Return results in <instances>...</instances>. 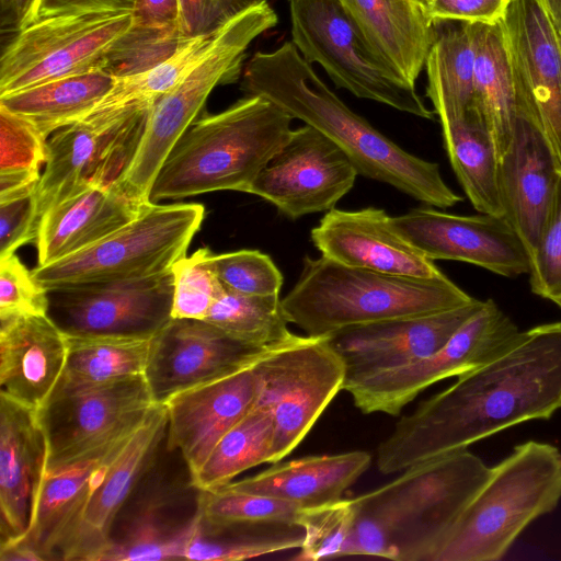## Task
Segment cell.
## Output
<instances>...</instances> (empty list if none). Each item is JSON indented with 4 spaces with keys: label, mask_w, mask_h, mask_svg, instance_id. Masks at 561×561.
Segmentation results:
<instances>
[{
    "label": "cell",
    "mask_w": 561,
    "mask_h": 561,
    "mask_svg": "<svg viewBox=\"0 0 561 561\" xmlns=\"http://www.w3.org/2000/svg\"><path fill=\"white\" fill-rule=\"evenodd\" d=\"M559 409L561 321L520 331L503 353L401 417L379 445L377 466L402 471Z\"/></svg>",
    "instance_id": "obj_1"
},
{
    "label": "cell",
    "mask_w": 561,
    "mask_h": 561,
    "mask_svg": "<svg viewBox=\"0 0 561 561\" xmlns=\"http://www.w3.org/2000/svg\"><path fill=\"white\" fill-rule=\"evenodd\" d=\"M242 88L318 129L344 151L359 175L432 207L448 208L462 201L445 183L437 163L408 152L352 111L293 42L255 53L245 65Z\"/></svg>",
    "instance_id": "obj_2"
},
{
    "label": "cell",
    "mask_w": 561,
    "mask_h": 561,
    "mask_svg": "<svg viewBox=\"0 0 561 561\" xmlns=\"http://www.w3.org/2000/svg\"><path fill=\"white\" fill-rule=\"evenodd\" d=\"M490 467L468 449L413 465L389 483L351 499L355 516L342 556L432 561Z\"/></svg>",
    "instance_id": "obj_3"
},
{
    "label": "cell",
    "mask_w": 561,
    "mask_h": 561,
    "mask_svg": "<svg viewBox=\"0 0 561 561\" xmlns=\"http://www.w3.org/2000/svg\"><path fill=\"white\" fill-rule=\"evenodd\" d=\"M473 300L446 275H392L306 255L282 307L287 321L307 335L331 336L348 328L442 312Z\"/></svg>",
    "instance_id": "obj_4"
},
{
    "label": "cell",
    "mask_w": 561,
    "mask_h": 561,
    "mask_svg": "<svg viewBox=\"0 0 561 561\" xmlns=\"http://www.w3.org/2000/svg\"><path fill=\"white\" fill-rule=\"evenodd\" d=\"M294 118L260 95L194 122L162 164L149 194L158 204L215 191L248 193L288 139Z\"/></svg>",
    "instance_id": "obj_5"
},
{
    "label": "cell",
    "mask_w": 561,
    "mask_h": 561,
    "mask_svg": "<svg viewBox=\"0 0 561 561\" xmlns=\"http://www.w3.org/2000/svg\"><path fill=\"white\" fill-rule=\"evenodd\" d=\"M561 500V450L528 440L490 469L432 561H496Z\"/></svg>",
    "instance_id": "obj_6"
},
{
    "label": "cell",
    "mask_w": 561,
    "mask_h": 561,
    "mask_svg": "<svg viewBox=\"0 0 561 561\" xmlns=\"http://www.w3.org/2000/svg\"><path fill=\"white\" fill-rule=\"evenodd\" d=\"M205 208L198 203H150L134 220L99 242L32 275L44 289L150 277L186 256Z\"/></svg>",
    "instance_id": "obj_7"
},
{
    "label": "cell",
    "mask_w": 561,
    "mask_h": 561,
    "mask_svg": "<svg viewBox=\"0 0 561 561\" xmlns=\"http://www.w3.org/2000/svg\"><path fill=\"white\" fill-rule=\"evenodd\" d=\"M291 42L309 64L359 99L434 119L415 85L403 80L373 48L340 0H288Z\"/></svg>",
    "instance_id": "obj_8"
},
{
    "label": "cell",
    "mask_w": 561,
    "mask_h": 561,
    "mask_svg": "<svg viewBox=\"0 0 561 561\" xmlns=\"http://www.w3.org/2000/svg\"><path fill=\"white\" fill-rule=\"evenodd\" d=\"M254 408L274 424L271 463L288 456L306 437L325 408L343 390L346 366L329 336L295 335L265 352L254 364Z\"/></svg>",
    "instance_id": "obj_9"
},
{
    "label": "cell",
    "mask_w": 561,
    "mask_h": 561,
    "mask_svg": "<svg viewBox=\"0 0 561 561\" xmlns=\"http://www.w3.org/2000/svg\"><path fill=\"white\" fill-rule=\"evenodd\" d=\"M133 11L75 10L39 15L9 41L0 59V96L101 68L131 28Z\"/></svg>",
    "instance_id": "obj_10"
},
{
    "label": "cell",
    "mask_w": 561,
    "mask_h": 561,
    "mask_svg": "<svg viewBox=\"0 0 561 561\" xmlns=\"http://www.w3.org/2000/svg\"><path fill=\"white\" fill-rule=\"evenodd\" d=\"M156 403L145 375L100 383L59 380L36 411L47 444L46 471L135 432Z\"/></svg>",
    "instance_id": "obj_11"
},
{
    "label": "cell",
    "mask_w": 561,
    "mask_h": 561,
    "mask_svg": "<svg viewBox=\"0 0 561 561\" xmlns=\"http://www.w3.org/2000/svg\"><path fill=\"white\" fill-rule=\"evenodd\" d=\"M518 327L492 299L433 354L376 374L345 380L354 405L363 413L398 415L420 392L449 377L490 362L518 337Z\"/></svg>",
    "instance_id": "obj_12"
},
{
    "label": "cell",
    "mask_w": 561,
    "mask_h": 561,
    "mask_svg": "<svg viewBox=\"0 0 561 561\" xmlns=\"http://www.w3.org/2000/svg\"><path fill=\"white\" fill-rule=\"evenodd\" d=\"M152 104L88 116L47 139V160L37 184L42 215L90 185L118 183L135 157Z\"/></svg>",
    "instance_id": "obj_13"
},
{
    "label": "cell",
    "mask_w": 561,
    "mask_h": 561,
    "mask_svg": "<svg viewBox=\"0 0 561 561\" xmlns=\"http://www.w3.org/2000/svg\"><path fill=\"white\" fill-rule=\"evenodd\" d=\"M172 270L137 279L47 290L48 317L68 335L156 336L172 319Z\"/></svg>",
    "instance_id": "obj_14"
},
{
    "label": "cell",
    "mask_w": 561,
    "mask_h": 561,
    "mask_svg": "<svg viewBox=\"0 0 561 561\" xmlns=\"http://www.w3.org/2000/svg\"><path fill=\"white\" fill-rule=\"evenodd\" d=\"M357 170L344 151L310 125L288 139L255 178L248 193L296 220L334 209L354 186Z\"/></svg>",
    "instance_id": "obj_15"
},
{
    "label": "cell",
    "mask_w": 561,
    "mask_h": 561,
    "mask_svg": "<svg viewBox=\"0 0 561 561\" xmlns=\"http://www.w3.org/2000/svg\"><path fill=\"white\" fill-rule=\"evenodd\" d=\"M518 114L541 131L561 172V44L540 0H512L502 20Z\"/></svg>",
    "instance_id": "obj_16"
},
{
    "label": "cell",
    "mask_w": 561,
    "mask_h": 561,
    "mask_svg": "<svg viewBox=\"0 0 561 561\" xmlns=\"http://www.w3.org/2000/svg\"><path fill=\"white\" fill-rule=\"evenodd\" d=\"M394 230L432 261H459L504 277L529 273L528 253L505 217L454 215L425 205L391 217Z\"/></svg>",
    "instance_id": "obj_17"
},
{
    "label": "cell",
    "mask_w": 561,
    "mask_h": 561,
    "mask_svg": "<svg viewBox=\"0 0 561 561\" xmlns=\"http://www.w3.org/2000/svg\"><path fill=\"white\" fill-rule=\"evenodd\" d=\"M267 351L206 320L172 318L154 336L145 377L153 400L164 403L175 393L253 365Z\"/></svg>",
    "instance_id": "obj_18"
},
{
    "label": "cell",
    "mask_w": 561,
    "mask_h": 561,
    "mask_svg": "<svg viewBox=\"0 0 561 561\" xmlns=\"http://www.w3.org/2000/svg\"><path fill=\"white\" fill-rule=\"evenodd\" d=\"M484 300L450 310L400 318L342 330L329 336L354 379L403 366L439 350Z\"/></svg>",
    "instance_id": "obj_19"
},
{
    "label": "cell",
    "mask_w": 561,
    "mask_h": 561,
    "mask_svg": "<svg viewBox=\"0 0 561 561\" xmlns=\"http://www.w3.org/2000/svg\"><path fill=\"white\" fill-rule=\"evenodd\" d=\"M322 256L343 265L379 273L434 278L445 274L402 238L383 209H331L310 233Z\"/></svg>",
    "instance_id": "obj_20"
},
{
    "label": "cell",
    "mask_w": 561,
    "mask_h": 561,
    "mask_svg": "<svg viewBox=\"0 0 561 561\" xmlns=\"http://www.w3.org/2000/svg\"><path fill=\"white\" fill-rule=\"evenodd\" d=\"M135 432L46 471L31 527L24 538L13 543L26 546L39 560H68L93 492Z\"/></svg>",
    "instance_id": "obj_21"
},
{
    "label": "cell",
    "mask_w": 561,
    "mask_h": 561,
    "mask_svg": "<svg viewBox=\"0 0 561 561\" xmlns=\"http://www.w3.org/2000/svg\"><path fill=\"white\" fill-rule=\"evenodd\" d=\"M257 380L253 365L220 379L181 391L163 404L167 447L179 450L188 473L205 461L219 439L253 408Z\"/></svg>",
    "instance_id": "obj_22"
},
{
    "label": "cell",
    "mask_w": 561,
    "mask_h": 561,
    "mask_svg": "<svg viewBox=\"0 0 561 561\" xmlns=\"http://www.w3.org/2000/svg\"><path fill=\"white\" fill-rule=\"evenodd\" d=\"M37 412L0 393V547L27 534L46 472Z\"/></svg>",
    "instance_id": "obj_23"
},
{
    "label": "cell",
    "mask_w": 561,
    "mask_h": 561,
    "mask_svg": "<svg viewBox=\"0 0 561 561\" xmlns=\"http://www.w3.org/2000/svg\"><path fill=\"white\" fill-rule=\"evenodd\" d=\"M559 173L539 128L518 114L510 148L500 161L499 179L505 218L529 259L552 209Z\"/></svg>",
    "instance_id": "obj_24"
},
{
    "label": "cell",
    "mask_w": 561,
    "mask_h": 561,
    "mask_svg": "<svg viewBox=\"0 0 561 561\" xmlns=\"http://www.w3.org/2000/svg\"><path fill=\"white\" fill-rule=\"evenodd\" d=\"M67 357L66 335L47 313L0 319V393L37 411L59 382Z\"/></svg>",
    "instance_id": "obj_25"
},
{
    "label": "cell",
    "mask_w": 561,
    "mask_h": 561,
    "mask_svg": "<svg viewBox=\"0 0 561 561\" xmlns=\"http://www.w3.org/2000/svg\"><path fill=\"white\" fill-rule=\"evenodd\" d=\"M167 427L165 407L156 403L93 492L68 560L96 561L122 508L152 467Z\"/></svg>",
    "instance_id": "obj_26"
},
{
    "label": "cell",
    "mask_w": 561,
    "mask_h": 561,
    "mask_svg": "<svg viewBox=\"0 0 561 561\" xmlns=\"http://www.w3.org/2000/svg\"><path fill=\"white\" fill-rule=\"evenodd\" d=\"M150 203L118 183L90 185L46 210L39 220L37 265L77 253L134 220Z\"/></svg>",
    "instance_id": "obj_27"
},
{
    "label": "cell",
    "mask_w": 561,
    "mask_h": 561,
    "mask_svg": "<svg viewBox=\"0 0 561 561\" xmlns=\"http://www.w3.org/2000/svg\"><path fill=\"white\" fill-rule=\"evenodd\" d=\"M377 54L415 85L437 36L422 0H340Z\"/></svg>",
    "instance_id": "obj_28"
},
{
    "label": "cell",
    "mask_w": 561,
    "mask_h": 561,
    "mask_svg": "<svg viewBox=\"0 0 561 561\" xmlns=\"http://www.w3.org/2000/svg\"><path fill=\"white\" fill-rule=\"evenodd\" d=\"M364 450L307 456L275 462L260 473L227 484L229 488L267 495L297 504L302 510L339 501L370 466Z\"/></svg>",
    "instance_id": "obj_29"
},
{
    "label": "cell",
    "mask_w": 561,
    "mask_h": 561,
    "mask_svg": "<svg viewBox=\"0 0 561 561\" xmlns=\"http://www.w3.org/2000/svg\"><path fill=\"white\" fill-rule=\"evenodd\" d=\"M175 491H151L142 495L117 535H112L96 561L186 560L202 513L174 518Z\"/></svg>",
    "instance_id": "obj_30"
},
{
    "label": "cell",
    "mask_w": 561,
    "mask_h": 561,
    "mask_svg": "<svg viewBox=\"0 0 561 561\" xmlns=\"http://www.w3.org/2000/svg\"><path fill=\"white\" fill-rule=\"evenodd\" d=\"M116 81L117 78L96 67L2 95L0 107L48 139L55 131L85 118Z\"/></svg>",
    "instance_id": "obj_31"
},
{
    "label": "cell",
    "mask_w": 561,
    "mask_h": 561,
    "mask_svg": "<svg viewBox=\"0 0 561 561\" xmlns=\"http://www.w3.org/2000/svg\"><path fill=\"white\" fill-rule=\"evenodd\" d=\"M474 110L484 122L499 161L510 148L518 115L517 96L502 21L476 24Z\"/></svg>",
    "instance_id": "obj_32"
},
{
    "label": "cell",
    "mask_w": 561,
    "mask_h": 561,
    "mask_svg": "<svg viewBox=\"0 0 561 561\" xmlns=\"http://www.w3.org/2000/svg\"><path fill=\"white\" fill-rule=\"evenodd\" d=\"M444 148L470 203L481 214L505 217L492 137L479 114L439 121Z\"/></svg>",
    "instance_id": "obj_33"
},
{
    "label": "cell",
    "mask_w": 561,
    "mask_h": 561,
    "mask_svg": "<svg viewBox=\"0 0 561 561\" xmlns=\"http://www.w3.org/2000/svg\"><path fill=\"white\" fill-rule=\"evenodd\" d=\"M476 24L437 30L428 53L426 96L439 121L465 115L472 106Z\"/></svg>",
    "instance_id": "obj_34"
},
{
    "label": "cell",
    "mask_w": 561,
    "mask_h": 561,
    "mask_svg": "<svg viewBox=\"0 0 561 561\" xmlns=\"http://www.w3.org/2000/svg\"><path fill=\"white\" fill-rule=\"evenodd\" d=\"M305 538L298 523L282 520L208 524L203 520L191 540L186 560H244L297 549Z\"/></svg>",
    "instance_id": "obj_35"
},
{
    "label": "cell",
    "mask_w": 561,
    "mask_h": 561,
    "mask_svg": "<svg viewBox=\"0 0 561 561\" xmlns=\"http://www.w3.org/2000/svg\"><path fill=\"white\" fill-rule=\"evenodd\" d=\"M274 424L268 412L252 410L215 445L202 466L190 474L198 491L229 484L241 472L272 461Z\"/></svg>",
    "instance_id": "obj_36"
},
{
    "label": "cell",
    "mask_w": 561,
    "mask_h": 561,
    "mask_svg": "<svg viewBox=\"0 0 561 561\" xmlns=\"http://www.w3.org/2000/svg\"><path fill=\"white\" fill-rule=\"evenodd\" d=\"M60 380L100 383L145 375L154 336L68 335Z\"/></svg>",
    "instance_id": "obj_37"
},
{
    "label": "cell",
    "mask_w": 561,
    "mask_h": 561,
    "mask_svg": "<svg viewBox=\"0 0 561 561\" xmlns=\"http://www.w3.org/2000/svg\"><path fill=\"white\" fill-rule=\"evenodd\" d=\"M205 320L239 341L266 350L296 335L288 329L279 295H244L225 287Z\"/></svg>",
    "instance_id": "obj_38"
},
{
    "label": "cell",
    "mask_w": 561,
    "mask_h": 561,
    "mask_svg": "<svg viewBox=\"0 0 561 561\" xmlns=\"http://www.w3.org/2000/svg\"><path fill=\"white\" fill-rule=\"evenodd\" d=\"M216 33L190 37L172 56L152 69L139 75L117 78L113 89L88 116L105 115L133 106L153 104L195 68L209 50Z\"/></svg>",
    "instance_id": "obj_39"
},
{
    "label": "cell",
    "mask_w": 561,
    "mask_h": 561,
    "mask_svg": "<svg viewBox=\"0 0 561 561\" xmlns=\"http://www.w3.org/2000/svg\"><path fill=\"white\" fill-rule=\"evenodd\" d=\"M47 160V139L0 107V199L38 184Z\"/></svg>",
    "instance_id": "obj_40"
},
{
    "label": "cell",
    "mask_w": 561,
    "mask_h": 561,
    "mask_svg": "<svg viewBox=\"0 0 561 561\" xmlns=\"http://www.w3.org/2000/svg\"><path fill=\"white\" fill-rule=\"evenodd\" d=\"M198 508L203 520L214 525L260 520L299 524L304 511L288 501L234 490L228 485L198 491Z\"/></svg>",
    "instance_id": "obj_41"
},
{
    "label": "cell",
    "mask_w": 561,
    "mask_h": 561,
    "mask_svg": "<svg viewBox=\"0 0 561 561\" xmlns=\"http://www.w3.org/2000/svg\"><path fill=\"white\" fill-rule=\"evenodd\" d=\"M190 37L179 28H131L112 47L101 68L115 78L142 73L172 56Z\"/></svg>",
    "instance_id": "obj_42"
},
{
    "label": "cell",
    "mask_w": 561,
    "mask_h": 561,
    "mask_svg": "<svg viewBox=\"0 0 561 561\" xmlns=\"http://www.w3.org/2000/svg\"><path fill=\"white\" fill-rule=\"evenodd\" d=\"M354 516L351 499H340L331 504L304 510L299 525L305 529V538L293 559L316 561L341 557L352 533Z\"/></svg>",
    "instance_id": "obj_43"
},
{
    "label": "cell",
    "mask_w": 561,
    "mask_h": 561,
    "mask_svg": "<svg viewBox=\"0 0 561 561\" xmlns=\"http://www.w3.org/2000/svg\"><path fill=\"white\" fill-rule=\"evenodd\" d=\"M207 264L228 289L244 295H279L283 274L270 255L259 250L209 253Z\"/></svg>",
    "instance_id": "obj_44"
},
{
    "label": "cell",
    "mask_w": 561,
    "mask_h": 561,
    "mask_svg": "<svg viewBox=\"0 0 561 561\" xmlns=\"http://www.w3.org/2000/svg\"><path fill=\"white\" fill-rule=\"evenodd\" d=\"M210 250L201 248L172 267L174 290L172 318L205 320L225 286L207 264Z\"/></svg>",
    "instance_id": "obj_45"
},
{
    "label": "cell",
    "mask_w": 561,
    "mask_h": 561,
    "mask_svg": "<svg viewBox=\"0 0 561 561\" xmlns=\"http://www.w3.org/2000/svg\"><path fill=\"white\" fill-rule=\"evenodd\" d=\"M531 291L551 301L561 297V172L552 209L529 259Z\"/></svg>",
    "instance_id": "obj_46"
},
{
    "label": "cell",
    "mask_w": 561,
    "mask_h": 561,
    "mask_svg": "<svg viewBox=\"0 0 561 561\" xmlns=\"http://www.w3.org/2000/svg\"><path fill=\"white\" fill-rule=\"evenodd\" d=\"M47 290L14 254L0 259V319L46 314Z\"/></svg>",
    "instance_id": "obj_47"
},
{
    "label": "cell",
    "mask_w": 561,
    "mask_h": 561,
    "mask_svg": "<svg viewBox=\"0 0 561 561\" xmlns=\"http://www.w3.org/2000/svg\"><path fill=\"white\" fill-rule=\"evenodd\" d=\"M37 185L0 199V259L36 240L41 214Z\"/></svg>",
    "instance_id": "obj_48"
},
{
    "label": "cell",
    "mask_w": 561,
    "mask_h": 561,
    "mask_svg": "<svg viewBox=\"0 0 561 561\" xmlns=\"http://www.w3.org/2000/svg\"><path fill=\"white\" fill-rule=\"evenodd\" d=\"M179 31L184 37L218 32L241 13L266 0H179Z\"/></svg>",
    "instance_id": "obj_49"
},
{
    "label": "cell",
    "mask_w": 561,
    "mask_h": 561,
    "mask_svg": "<svg viewBox=\"0 0 561 561\" xmlns=\"http://www.w3.org/2000/svg\"><path fill=\"white\" fill-rule=\"evenodd\" d=\"M512 0H432L426 7L432 23H500Z\"/></svg>",
    "instance_id": "obj_50"
},
{
    "label": "cell",
    "mask_w": 561,
    "mask_h": 561,
    "mask_svg": "<svg viewBox=\"0 0 561 561\" xmlns=\"http://www.w3.org/2000/svg\"><path fill=\"white\" fill-rule=\"evenodd\" d=\"M134 25L149 28H179V0H136Z\"/></svg>",
    "instance_id": "obj_51"
},
{
    "label": "cell",
    "mask_w": 561,
    "mask_h": 561,
    "mask_svg": "<svg viewBox=\"0 0 561 561\" xmlns=\"http://www.w3.org/2000/svg\"><path fill=\"white\" fill-rule=\"evenodd\" d=\"M135 2L136 0H42L37 16L75 10L133 11Z\"/></svg>",
    "instance_id": "obj_52"
},
{
    "label": "cell",
    "mask_w": 561,
    "mask_h": 561,
    "mask_svg": "<svg viewBox=\"0 0 561 561\" xmlns=\"http://www.w3.org/2000/svg\"><path fill=\"white\" fill-rule=\"evenodd\" d=\"M42 0H0L1 27L18 32L30 24L38 14Z\"/></svg>",
    "instance_id": "obj_53"
},
{
    "label": "cell",
    "mask_w": 561,
    "mask_h": 561,
    "mask_svg": "<svg viewBox=\"0 0 561 561\" xmlns=\"http://www.w3.org/2000/svg\"><path fill=\"white\" fill-rule=\"evenodd\" d=\"M558 31H561V0H540Z\"/></svg>",
    "instance_id": "obj_54"
},
{
    "label": "cell",
    "mask_w": 561,
    "mask_h": 561,
    "mask_svg": "<svg viewBox=\"0 0 561 561\" xmlns=\"http://www.w3.org/2000/svg\"><path fill=\"white\" fill-rule=\"evenodd\" d=\"M552 302H554L557 306H559L561 308V297L553 300Z\"/></svg>",
    "instance_id": "obj_55"
},
{
    "label": "cell",
    "mask_w": 561,
    "mask_h": 561,
    "mask_svg": "<svg viewBox=\"0 0 561 561\" xmlns=\"http://www.w3.org/2000/svg\"><path fill=\"white\" fill-rule=\"evenodd\" d=\"M425 5H427L432 0H422Z\"/></svg>",
    "instance_id": "obj_56"
},
{
    "label": "cell",
    "mask_w": 561,
    "mask_h": 561,
    "mask_svg": "<svg viewBox=\"0 0 561 561\" xmlns=\"http://www.w3.org/2000/svg\"><path fill=\"white\" fill-rule=\"evenodd\" d=\"M558 32H559L560 44H561V31H558Z\"/></svg>",
    "instance_id": "obj_57"
}]
</instances>
